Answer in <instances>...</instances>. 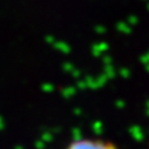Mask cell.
Returning <instances> with one entry per match:
<instances>
[{
    "label": "cell",
    "mask_w": 149,
    "mask_h": 149,
    "mask_svg": "<svg viewBox=\"0 0 149 149\" xmlns=\"http://www.w3.org/2000/svg\"><path fill=\"white\" fill-rule=\"evenodd\" d=\"M146 149H149V144H148V146H147V148H146Z\"/></svg>",
    "instance_id": "obj_2"
},
{
    "label": "cell",
    "mask_w": 149,
    "mask_h": 149,
    "mask_svg": "<svg viewBox=\"0 0 149 149\" xmlns=\"http://www.w3.org/2000/svg\"><path fill=\"white\" fill-rule=\"evenodd\" d=\"M66 149H120L115 143L102 139H78L68 143Z\"/></svg>",
    "instance_id": "obj_1"
}]
</instances>
